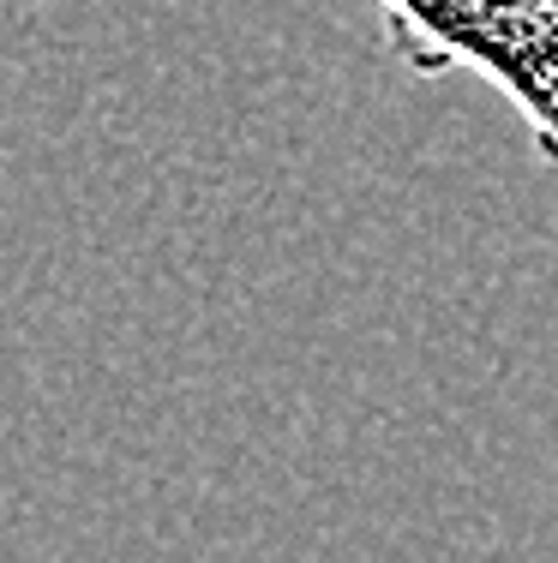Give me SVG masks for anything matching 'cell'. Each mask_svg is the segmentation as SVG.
Segmentation results:
<instances>
[{"instance_id":"6da1fadb","label":"cell","mask_w":558,"mask_h":563,"mask_svg":"<svg viewBox=\"0 0 558 563\" xmlns=\"http://www.w3.org/2000/svg\"><path fill=\"white\" fill-rule=\"evenodd\" d=\"M384 55L415 78L474 73L528 126L535 163L558 168V0H366Z\"/></svg>"}]
</instances>
